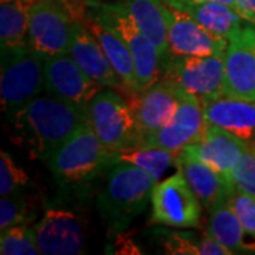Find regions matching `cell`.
I'll use <instances>...</instances> for the list:
<instances>
[{
	"instance_id": "obj_16",
	"label": "cell",
	"mask_w": 255,
	"mask_h": 255,
	"mask_svg": "<svg viewBox=\"0 0 255 255\" xmlns=\"http://www.w3.org/2000/svg\"><path fill=\"white\" fill-rule=\"evenodd\" d=\"M180 100V92L164 80H159L143 91L133 92L129 104L135 111L143 137L164 127L173 118Z\"/></svg>"
},
{
	"instance_id": "obj_25",
	"label": "cell",
	"mask_w": 255,
	"mask_h": 255,
	"mask_svg": "<svg viewBox=\"0 0 255 255\" xmlns=\"http://www.w3.org/2000/svg\"><path fill=\"white\" fill-rule=\"evenodd\" d=\"M179 155L160 147H146L137 146L129 150H124L115 155L114 162H127V163L137 166L145 172L152 174L157 182L162 180L164 173L170 167H179Z\"/></svg>"
},
{
	"instance_id": "obj_14",
	"label": "cell",
	"mask_w": 255,
	"mask_h": 255,
	"mask_svg": "<svg viewBox=\"0 0 255 255\" xmlns=\"http://www.w3.org/2000/svg\"><path fill=\"white\" fill-rule=\"evenodd\" d=\"M104 87L92 80L70 54L55 55L46 60L44 94L85 108Z\"/></svg>"
},
{
	"instance_id": "obj_24",
	"label": "cell",
	"mask_w": 255,
	"mask_h": 255,
	"mask_svg": "<svg viewBox=\"0 0 255 255\" xmlns=\"http://www.w3.org/2000/svg\"><path fill=\"white\" fill-rule=\"evenodd\" d=\"M207 233L230 250L231 254L255 251V244L247 241L248 234L230 203H226L210 213Z\"/></svg>"
},
{
	"instance_id": "obj_18",
	"label": "cell",
	"mask_w": 255,
	"mask_h": 255,
	"mask_svg": "<svg viewBox=\"0 0 255 255\" xmlns=\"http://www.w3.org/2000/svg\"><path fill=\"white\" fill-rule=\"evenodd\" d=\"M68 54L81 67L84 73L88 74L92 80L100 82L104 88L129 92L124 82L121 81L118 74L112 68L110 60L107 58L98 40L94 37L90 28L85 26V23L75 21L73 41Z\"/></svg>"
},
{
	"instance_id": "obj_13",
	"label": "cell",
	"mask_w": 255,
	"mask_h": 255,
	"mask_svg": "<svg viewBox=\"0 0 255 255\" xmlns=\"http://www.w3.org/2000/svg\"><path fill=\"white\" fill-rule=\"evenodd\" d=\"M182 95L179 108L173 118L164 127L143 137L140 146L160 147L174 153H180L187 146L196 143L207 128L204 105L200 101Z\"/></svg>"
},
{
	"instance_id": "obj_4",
	"label": "cell",
	"mask_w": 255,
	"mask_h": 255,
	"mask_svg": "<svg viewBox=\"0 0 255 255\" xmlns=\"http://www.w3.org/2000/svg\"><path fill=\"white\" fill-rule=\"evenodd\" d=\"M87 122L102 145L112 153L137 147L143 135L135 111L122 95L112 88H104L85 107Z\"/></svg>"
},
{
	"instance_id": "obj_20",
	"label": "cell",
	"mask_w": 255,
	"mask_h": 255,
	"mask_svg": "<svg viewBox=\"0 0 255 255\" xmlns=\"http://www.w3.org/2000/svg\"><path fill=\"white\" fill-rule=\"evenodd\" d=\"M85 26L90 28L94 37L98 40L107 58L110 60L112 68L118 74L121 81L127 87L129 92H139L136 67L133 57L130 54L125 41L108 26L102 24L97 20L87 18Z\"/></svg>"
},
{
	"instance_id": "obj_1",
	"label": "cell",
	"mask_w": 255,
	"mask_h": 255,
	"mask_svg": "<svg viewBox=\"0 0 255 255\" xmlns=\"http://www.w3.org/2000/svg\"><path fill=\"white\" fill-rule=\"evenodd\" d=\"M10 119L31 156L43 162L87 124L85 108L47 94L38 95Z\"/></svg>"
},
{
	"instance_id": "obj_19",
	"label": "cell",
	"mask_w": 255,
	"mask_h": 255,
	"mask_svg": "<svg viewBox=\"0 0 255 255\" xmlns=\"http://www.w3.org/2000/svg\"><path fill=\"white\" fill-rule=\"evenodd\" d=\"M204 115L209 125L223 128L244 140L255 145V102L220 97L204 105Z\"/></svg>"
},
{
	"instance_id": "obj_33",
	"label": "cell",
	"mask_w": 255,
	"mask_h": 255,
	"mask_svg": "<svg viewBox=\"0 0 255 255\" xmlns=\"http://www.w3.org/2000/svg\"><path fill=\"white\" fill-rule=\"evenodd\" d=\"M238 14L255 27V0H234Z\"/></svg>"
},
{
	"instance_id": "obj_28",
	"label": "cell",
	"mask_w": 255,
	"mask_h": 255,
	"mask_svg": "<svg viewBox=\"0 0 255 255\" xmlns=\"http://www.w3.org/2000/svg\"><path fill=\"white\" fill-rule=\"evenodd\" d=\"M28 174L6 152L0 150V196H10L21 191L28 184Z\"/></svg>"
},
{
	"instance_id": "obj_8",
	"label": "cell",
	"mask_w": 255,
	"mask_h": 255,
	"mask_svg": "<svg viewBox=\"0 0 255 255\" xmlns=\"http://www.w3.org/2000/svg\"><path fill=\"white\" fill-rule=\"evenodd\" d=\"M150 204L153 224L172 228L200 226L203 206L179 167L176 173L156 183Z\"/></svg>"
},
{
	"instance_id": "obj_9",
	"label": "cell",
	"mask_w": 255,
	"mask_h": 255,
	"mask_svg": "<svg viewBox=\"0 0 255 255\" xmlns=\"http://www.w3.org/2000/svg\"><path fill=\"white\" fill-rule=\"evenodd\" d=\"M74 21L54 0H34L28 17V46L44 60L68 54Z\"/></svg>"
},
{
	"instance_id": "obj_31",
	"label": "cell",
	"mask_w": 255,
	"mask_h": 255,
	"mask_svg": "<svg viewBox=\"0 0 255 255\" xmlns=\"http://www.w3.org/2000/svg\"><path fill=\"white\" fill-rule=\"evenodd\" d=\"M230 204L241 221V226L246 230L248 237L255 238V199L244 191L236 190L231 197Z\"/></svg>"
},
{
	"instance_id": "obj_15",
	"label": "cell",
	"mask_w": 255,
	"mask_h": 255,
	"mask_svg": "<svg viewBox=\"0 0 255 255\" xmlns=\"http://www.w3.org/2000/svg\"><path fill=\"white\" fill-rule=\"evenodd\" d=\"M179 169L190 184L191 190L200 200L201 206L209 213L230 203L237 190L234 183L224 174L186 150H182L179 155Z\"/></svg>"
},
{
	"instance_id": "obj_12",
	"label": "cell",
	"mask_w": 255,
	"mask_h": 255,
	"mask_svg": "<svg viewBox=\"0 0 255 255\" xmlns=\"http://www.w3.org/2000/svg\"><path fill=\"white\" fill-rule=\"evenodd\" d=\"M164 11L167 18V54L177 57H224L228 40L210 33L186 11L167 4Z\"/></svg>"
},
{
	"instance_id": "obj_34",
	"label": "cell",
	"mask_w": 255,
	"mask_h": 255,
	"mask_svg": "<svg viewBox=\"0 0 255 255\" xmlns=\"http://www.w3.org/2000/svg\"><path fill=\"white\" fill-rule=\"evenodd\" d=\"M164 3L170 7L174 9H183L186 6H191V4H199V3H206V1H220V3H226L228 6L236 9V1L234 0H163Z\"/></svg>"
},
{
	"instance_id": "obj_23",
	"label": "cell",
	"mask_w": 255,
	"mask_h": 255,
	"mask_svg": "<svg viewBox=\"0 0 255 255\" xmlns=\"http://www.w3.org/2000/svg\"><path fill=\"white\" fill-rule=\"evenodd\" d=\"M125 4L137 27L155 43L162 58H164L169 53V44L163 0H125Z\"/></svg>"
},
{
	"instance_id": "obj_26",
	"label": "cell",
	"mask_w": 255,
	"mask_h": 255,
	"mask_svg": "<svg viewBox=\"0 0 255 255\" xmlns=\"http://www.w3.org/2000/svg\"><path fill=\"white\" fill-rule=\"evenodd\" d=\"M36 204L21 191L4 196L0 200V233L21 224H30L36 219Z\"/></svg>"
},
{
	"instance_id": "obj_11",
	"label": "cell",
	"mask_w": 255,
	"mask_h": 255,
	"mask_svg": "<svg viewBox=\"0 0 255 255\" xmlns=\"http://www.w3.org/2000/svg\"><path fill=\"white\" fill-rule=\"evenodd\" d=\"M223 92L224 97L255 102V27L251 24L228 40Z\"/></svg>"
},
{
	"instance_id": "obj_29",
	"label": "cell",
	"mask_w": 255,
	"mask_h": 255,
	"mask_svg": "<svg viewBox=\"0 0 255 255\" xmlns=\"http://www.w3.org/2000/svg\"><path fill=\"white\" fill-rule=\"evenodd\" d=\"M231 180L236 189L255 199V149L248 146L231 172Z\"/></svg>"
},
{
	"instance_id": "obj_6",
	"label": "cell",
	"mask_w": 255,
	"mask_h": 255,
	"mask_svg": "<svg viewBox=\"0 0 255 255\" xmlns=\"http://www.w3.org/2000/svg\"><path fill=\"white\" fill-rule=\"evenodd\" d=\"M46 60L30 46L1 53V110L11 117L44 92Z\"/></svg>"
},
{
	"instance_id": "obj_30",
	"label": "cell",
	"mask_w": 255,
	"mask_h": 255,
	"mask_svg": "<svg viewBox=\"0 0 255 255\" xmlns=\"http://www.w3.org/2000/svg\"><path fill=\"white\" fill-rule=\"evenodd\" d=\"M162 243L166 254L176 255H201V237L197 238L191 233H179V231H160Z\"/></svg>"
},
{
	"instance_id": "obj_10",
	"label": "cell",
	"mask_w": 255,
	"mask_h": 255,
	"mask_svg": "<svg viewBox=\"0 0 255 255\" xmlns=\"http://www.w3.org/2000/svg\"><path fill=\"white\" fill-rule=\"evenodd\" d=\"M34 227L40 254L80 255L85 251V224L74 210L50 207Z\"/></svg>"
},
{
	"instance_id": "obj_7",
	"label": "cell",
	"mask_w": 255,
	"mask_h": 255,
	"mask_svg": "<svg viewBox=\"0 0 255 255\" xmlns=\"http://www.w3.org/2000/svg\"><path fill=\"white\" fill-rule=\"evenodd\" d=\"M177 91L200 101L206 105L210 101L224 97V57H177L167 54L162 63V75Z\"/></svg>"
},
{
	"instance_id": "obj_17",
	"label": "cell",
	"mask_w": 255,
	"mask_h": 255,
	"mask_svg": "<svg viewBox=\"0 0 255 255\" xmlns=\"http://www.w3.org/2000/svg\"><path fill=\"white\" fill-rule=\"evenodd\" d=\"M247 147L246 142L231 132L214 125H207L203 136L184 150L231 180V172Z\"/></svg>"
},
{
	"instance_id": "obj_35",
	"label": "cell",
	"mask_w": 255,
	"mask_h": 255,
	"mask_svg": "<svg viewBox=\"0 0 255 255\" xmlns=\"http://www.w3.org/2000/svg\"><path fill=\"white\" fill-rule=\"evenodd\" d=\"M87 6H100V4H111V3H119L125 0H84Z\"/></svg>"
},
{
	"instance_id": "obj_32",
	"label": "cell",
	"mask_w": 255,
	"mask_h": 255,
	"mask_svg": "<svg viewBox=\"0 0 255 255\" xmlns=\"http://www.w3.org/2000/svg\"><path fill=\"white\" fill-rule=\"evenodd\" d=\"M77 23H85L88 18V6L84 0H54Z\"/></svg>"
},
{
	"instance_id": "obj_22",
	"label": "cell",
	"mask_w": 255,
	"mask_h": 255,
	"mask_svg": "<svg viewBox=\"0 0 255 255\" xmlns=\"http://www.w3.org/2000/svg\"><path fill=\"white\" fill-rule=\"evenodd\" d=\"M180 10L189 13L199 24L209 30L214 36L223 37L226 40H230L238 30L248 24L234 7L220 1L191 4Z\"/></svg>"
},
{
	"instance_id": "obj_2",
	"label": "cell",
	"mask_w": 255,
	"mask_h": 255,
	"mask_svg": "<svg viewBox=\"0 0 255 255\" xmlns=\"http://www.w3.org/2000/svg\"><path fill=\"white\" fill-rule=\"evenodd\" d=\"M156 183L152 174L133 164L117 162L111 166L97 196V210L110 237L125 233L145 211Z\"/></svg>"
},
{
	"instance_id": "obj_27",
	"label": "cell",
	"mask_w": 255,
	"mask_h": 255,
	"mask_svg": "<svg viewBox=\"0 0 255 255\" xmlns=\"http://www.w3.org/2000/svg\"><path fill=\"white\" fill-rule=\"evenodd\" d=\"M1 255H37L40 254L37 244L36 227L30 224L14 226L0 236Z\"/></svg>"
},
{
	"instance_id": "obj_21",
	"label": "cell",
	"mask_w": 255,
	"mask_h": 255,
	"mask_svg": "<svg viewBox=\"0 0 255 255\" xmlns=\"http://www.w3.org/2000/svg\"><path fill=\"white\" fill-rule=\"evenodd\" d=\"M34 0H0V50L28 47V17Z\"/></svg>"
},
{
	"instance_id": "obj_5",
	"label": "cell",
	"mask_w": 255,
	"mask_h": 255,
	"mask_svg": "<svg viewBox=\"0 0 255 255\" xmlns=\"http://www.w3.org/2000/svg\"><path fill=\"white\" fill-rule=\"evenodd\" d=\"M88 18L112 28L129 48L136 67L139 92L160 80L163 58L155 43L137 27L125 1L88 6Z\"/></svg>"
},
{
	"instance_id": "obj_36",
	"label": "cell",
	"mask_w": 255,
	"mask_h": 255,
	"mask_svg": "<svg viewBox=\"0 0 255 255\" xmlns=\"http://www.w3.org/2000/svg\"><path fill=\"white\" fill-rule=\"evenodd\" d=\"M251 147H254V149H255V145H254V146H251Z\"/></svg>"
},
{
	"instance_id": "obj_3",
	"label": "cell",
	"mask_w": 255,
	"mask_h": 255,
	"mask_svg": "<svg viewBox=\"0 0 255 255\" xmlns=\"http://www.w3.org/2000/svg\"><path fill=\"white\" fill-rule=\"evenodd\" d=\"M115 153L102 145L88 122L46 160L54 179L63 186L78 187L108 172Z\"/></svg>"
}]
</instances>
